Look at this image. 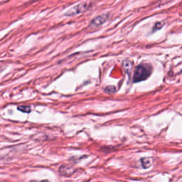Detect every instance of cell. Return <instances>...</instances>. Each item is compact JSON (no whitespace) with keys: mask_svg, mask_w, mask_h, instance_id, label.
<instances>
[{"mask_svg":"<svg viewBox=\"0 0 182 182\" xmlns=\"http://www.w3.org/2000/svg\"><path fill=\"white\" fill-rule=\"evenodd\" d=\"M181 73H182V70H181Z\"/></svg>","mask_w":182,"mask_h":182,"instance_id":"cell-11","label":"cell"},{"mask_svg":"<svg viewBox=\"0 0 182 182\" xmlns=\"http://www.w3.org/2000/svg\"><path fill=\"white\" fill-rule=\"evenodd\" d=\"M91 7H92L91 2L84 1V2L80 3V4L72 7L65 14V15L66 17H73V16L79 15V14L85 13V12L90 10Z\"/></svg>","mask_w":182,"mask_h":182,"instance_id":"cell-2","label":"cell"},{"mask_svg":"<svg viewBox=\"0 0 182 182\" xmlns=\"http://www.w3.org/2000/svg\"><path fill=\"white\" fill-rule=\"evenodd\" d=\"M59 174L63 176H70L73 175L76 172V169L73 167L68 164H63L59 167Z\"/></svg>","mask_w":182,"mask_h":182,"instance_id":"cell-4","label":"cell"},{"mask_svg":"<svg viewBox=\"0 0 182 182\" xmlns=\"http://www.w3.org/2000/svg\"><path fill=\"white\" fill-rule=\"evenodd\" d=\"M152 72V67L148 63H141L137 67L134 73L133 82L138 83L145 81L149 77Z\"/></svg>","mask_w":182,"mask_h":182,"instance_id":"cell-1","label":"cell"},{"mask_svg":"<svg viewBox=\"0 0 182 182\" xmlns=\"http://www.w3.org/2000/svg\"><path fill=\"white\" fill-rule=\"evenodd\" d=\"M141 162H142V166L143 167L144 169H147L149 168V167H151V164L153 163V159L152 158H147V157H144L141 159Z\"/></svg>","mask_w":182,"mask_h":182,"instance_id":"cell-5","label":"cell"},{"mask_svg":"<svg viewBox=\"0 0 182 182\" xmlns=\"http://www.w3.org/2000/svg\"><path fill=\"white\" fill-rule=\"evenodd\" d=\"M123 65L124 67V69L126 70V71L129 72L131 69H132V62L130 61V60H124L123 62Z\"/></svg>","mask_w":182,"mask_h":182,"instance_id":"cell-7","label":"cell"},{"mask_svg":"<svg viewBox=\"0 0 182 182\" xmlns=\"http://www.w3.org/2000/svg\"><path fill=\"white\" fill-rule=\"evenodd\" d=\"M110 14L109 13H105L102 14L100 15L97 16L94 19H92L90 21V24H89V28H96L98 27L102 26L103 24H105L108 19H109Z\"/></svg>","mask_w":182,"mask_h":182,"instance_id":"cell-3","label":"cell"},{"mask_svg":"<svg viewBox=\"0 0 182 182\" xmlns=\"http://www.w3.org/2000/svg\"><path fill=\"white\" fill-rule=\"evenodd\" d=\"M115 91H116V88L115 87L114 85L107 86V87L105 88V92H107V93H108V94L114 93Z\"/></svg>","mask_w":182,"mask_h":182,"instance_id":"cell-8","label":"cell"},{"mask_svg":"<svg viewBox=\"0 0 182 182\" xmlns=\"http://www.w3.org/2000/svg\"><path fill=\"white\" fill-rule=\"evenodd\" d=\"M30 182H49L48 180H43V181H35V180H33V181H31Z\"/></svg>","mask_w":182,"mask_h":182,"instance_id":"cell-10","label":"cell"},{"mask_svg":"<svg viewBox=\"0 0 182 182\" xmlns=\"http://www.w3.org/2000/svg\"><path fill=\"white\" fill-rule=\"evenodd\" d=\"M17 109L19 110H20L22 113H31V108L29 106H24V105H22V106H19L17 108Z\"/></svg>","mask_w":182,"mask_h":182,"instance_id":"cell-6","label":"cell"},{"mask_svg":"<svg viewBox=\"0 0 182 182\" xmlns=\"http://www.w3.org/2000/svg\"><path fill=\"white\" fill-rule=\"evenodd\" d=\"M164 22H157V23H156L155 25H154V28H153V31H157V30L161 29V28L164 26Z\"/></svg>","mask_w":182,"mask_h":182,"instance_id":"cell-9","label":"cell"}]
</instances>
